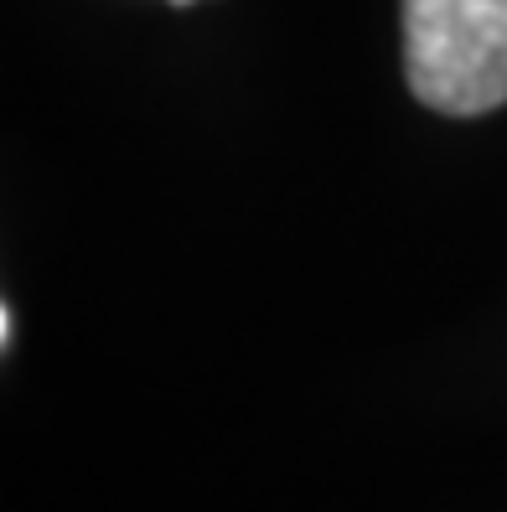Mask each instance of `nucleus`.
I'll list each match as a JSON object with an SVG mask.
<instances>
[{"instance_id":"obj_1","label":"nucleus","mask_w":507,"mask_h":512,"mask_svg":"<svg viewBox=\"0 0 507 512\" xmlns=\"http://www.w3.org/2000/svg\"><path fill=\"white\" fill-rule=\"evenodd\" d=\"M404 73L440 114L507 104V0H404Z\"/></svg>"},{"instance_id":"obj_2","label":"nucleus","mask_w":507,"mask_h":512,"mask_svg":"<svg viewBox=\"0 0 507 512\" xmlns=\"http://www.w3.org/2000/svg\"><path fill=\"white\" fill-rule=\"evenodd\" d=\"M171 6H192V0H171Z\"/></svg>"}]
</instances>
